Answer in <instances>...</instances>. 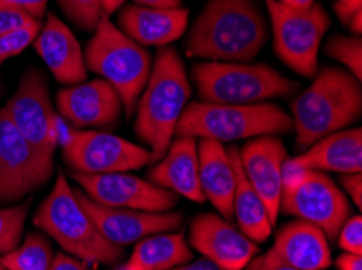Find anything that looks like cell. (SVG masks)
<instances>
[{
    "instance_id": "1",
    "label": "cell",
    "mask_w": 362,
    "mask_h": 270,
    "mask_svg": "<svg viewBox=\"0 0 362 270\" xmlns=\"http://www.w3.org/2000/svg\"><path fill=\"white\" fill-rule=\"evenodd\" d=\"M267 37V18L254 0H210L189 32L187 52L210 62L245 63Z\"/></svg>"
},
{
    "instance_id": "2",
    "label": "cell",
    "mask_w": 362,
    "mask_h": 270,
    "mask_svg": "<svg viewBox=\"0 0 362 270\" xmlns=\"http://www.w3.org/2000/svg\"><path fill=\"white\" fill-rule=\"evenodd\" d=\"M296 145L307 149L323 136L346 130L362 113V87L349 71L327 67L291 104Z\"/></svg>"
},
{
    "instance_id": "3",
    "label": "cell",
    "mask_w": 362,
    "mask_h": 270,
    "mask_svg": "<svg viewBox=\"0 0 362 270\" xmlns=\"http://www.w3.org/2000/svg\"><path fill=\"white\" fill-rule=\"evenodd\" d=\"M189 97L190 82L182 60L173 47H161L140 96L135 120V133L150 147L153 162L166 154Z\"/></svg>"
},
{
    "instance_id": "4",
    "label": "cell",
    "mask_w": 362,
    "mask_h": 270,
    "mask_svg": "<svg viewBox=\"0 0 362 270\" xmlns=\"http://www.w3.org/2000/svg\"><path fill=\"white\" fill-rule=\"evenodd\" d=\"M33 222L56 240L67 254L88 264H114L124 254V247L104 238L93 220L76 201L67 178L59 175L52 191L37 209Z\"/></svg>"
},
{
    "instance_id": "5",
    "label": "cell",
    "mask_w": 362,
    "mask_h": 270,
    "mask_svg": "<svg viewBox=\"0 0 362 270\" xmlns=\"http://www.w3.org/2000/svg\"><path fill=\"white\" fill-rule=\"evenodd\" d=\"M291 130L293 118L275 104L226 106L197 101L184 109L175 126V136L224 142L284 135Z\"/></svg>"
},
{
    "instance_id": "6",
    "label": "cell",
    "mask_w": 362,
    "mask_h": 270,
    "mask_svg": "<svg viewBox=\"0 0 362 270\" xmlns=\"http://www.w3.org/2000/svg\"><path fill=\"white\" fill-rule=\"evenodd\" d=\"M85 63L86 68L100 75L117 91L130 118L150 78L153 68L150 52L132 41L104 15L86 46Z\"/></svg>"
},
{
    "instance_id": "7",
    "label": "cell",
    "mask_w": 362,
    "mask_h": 270,
    "mask_svg": "<svg viewBox=\"0 0 362 270\" xmlns=\"http://www.w3.org/2000/svg\"><path fill=\"white\" fill-rule=\"evenodd\" d=\"M202 102L249 106L275 97H289L299 85L268 65L203 62L192 68Z\"/></svg>"
},
{
    "instance_id": "8",
    "label": "cell",
    "mask_w": 362,
    "mask_h": 270,
    "mask_svg": "<svg viewBox=\"0 0 362 270\" xmlns=\"http://www.w3.org/2000/svg\"><path fill=\"white\" fill-rule=\"evenodd\" d=\"M279 212L319 227L328 240H337L351 216L349 201L325 172L310 168H283Z\"/></svg>"
},
{
    "instance_id": "9",
    "label": "cell",
    "mask_w": 362,
    "mask_h": 270,
    "mask_svg": "<svg viewBox=\"0 0 362 270\" xmlns=\"http://www.w3.org/2000/svg\"><path fill=\"white\" fill-rule=\"evenodd\" d=\"M272 20L275 52L284 65L296 73L317 75L319 49L323 36L330 27V16L320 4L309 8H293L279 0H265Z\"/></svg>"
},
{
    "instance_id": "10",
    "label": "cell",
    "mask_w": 362,
    "mask_h": 270,
    "mask_svg": "<svg viewBox=\"0 0 362 270\" xmlns=\"http://www.w3.org/2000/svg\"><path fill=\"white\" fill-rule=\"evenodd\" d=\"M62 157L72 172L117 173L153 162L150 149L100 130H69L60 136Z\"/></svg>"
},
{
    "instance_id": "11",
    "label": "cell",
    "mask_w": 362,
    "mask_h": 270,
    "mask_svg": "<svg viewBox=\"0 0 362 270\" xmlns=\"http://www.w3.org/2000/svg\"><path fill=\"white\" fill-rule=\"evenodd\" d=\"M20 135L47 162H54V152L60 140L59 118L52 109L47 82L36 70L21 76L13 97L4 107Z\"/></svg>"
},
{
    "instance_id": "12",
    "label": "cell",
    "mask_w": 362,
    "mask_h": 270,
    "mask_svg": "<svg viewBox=\"0 0 362 270\" xmlns=\"http://www.w3.org/2000/svg\"><path fill=\"white\" fill-rule=\"evenodd\" d=\"M54 173L47 162L20 135L4 109L0 110V206L18 202L42 188Z\"/></svg>"
},
{
    "instance_id": "13",
    "label": "cell",
    "mask_w": 362,
    "mask_h": 270,
    "mask_svg": "<svg viewBox=\"0 0 362 270\" xmlns=\"http://www.w3.org/2000/svg\"><path fill=\"white\" fill-rule=\"evenodd\" d=\"M70 176L90 200L101 206L168 212L179 201V196L174 191L127 172L100 175L72 172Z\"/></svg>"
},
{
    "instance_id": "14",
    "label": "cell",
    "mask_w": 362,
    "mask_h": 270,
    "mask_svg": "<svg viewBox=\"0 0 362 270\" xmlns=\"http://www.w3.org/2000/svg\"><path fill=\"white\" fill-rule=\"evenodd\" d=\"M76 201L83 207L104 238L117 246H127L156 233H171L182 225L180 212H146L135 209L107 207L90 200L83 191L74 190Z\"/></svg>"
},
{
    "instance_id": "15",
    "label": "cell",
    "mask_w": 362,
    "mask_h": 270,
    "mask_svg": "<svg viewBox=\"0 0 362 270\" xmlns=\"http://www.w3.org/2000/svg\"><path fill=\"white\" fill-rule=\"evenodd\" d=\"M57 109L75 130H112L122 113L117 91L104 80L67 86L57 94Z\"/></svg>"
},
{
    "instance_id": "16",
    "label": "cell",
    "mask_w": 362,
    "mask_h": 270,
    "mask_svg": "<svg viewBox=\"0 0 362 270\" xmlns=\"http://www.w3.org/2000/svg\"><path fill=\"white\" fill-rule=\"evenodd\" d=\"M190 245L226 270H243L252 259L259 256V246L254 241L216 214L205 212L192 220Z\"/></svg>"
},
{
    "instance_id": "17",
    "label": "cell",
    "mask_w": 362,
    "mask_h": 270,
    "mask_svg": "<svg viewBox=\"0 0 362 270\" xmlns=\"http://www.w3.org/2000/svg\"><path fill=\"white\" fill-rule=\"evenodd\" d=\"M239 157L245 176L265 202L275 225L279 214L283 168L288 161L286 147L276 136H260L247 142L239 151Z\"/></svg>"
},
{
    "instance_id": "18",
    "label": "cell",
    "mask_w": 362,
    "mask_h": 270,
    "mask_svg": "<svg viewBox=\"0 0 362 270\" xmlns=\"http://www.w3.org/2000/svg\"><path fill=\"white\" fill-rule=\"evenodd\" d=\"M35 49L60 85L85 82L88 75L85 55L74 32L59 16L47 15L46 23L35 39Z\"/></svg>"
},
{
    "instance_id": "19",
    "label": "cell",
    "mask_w": 362,
    "mask_h": 270,
    "mask_svg": "<svg viewBox=\"0 0 362 270\" xmlns=\"http://www.w3.org/2000/svg\"><path fill=\"white\" fill-rule=\"evenodd\" d=\"M284 168H310L343 175L358 173L362 170V130H341L323 136L300 156L288 159Z\"/></svg>"
},
{
    "instance_id": "20",
    "label": "cell",
    "mask_w": 362,
    "mask_h": 270,
    "mask_svg": "<svg viewBox=\"0 0 362 270\" xmlns=\"http://www.w3.org/2000/svg\"><path fill=\"white\" fill-rule=\"evenodd\" d=\"M150 181L194 202H205L199 176V146L190 136H177L150 170Z\"/></svg>"
},
{
    "instance_id": "21",
    "label": "cell",
    "mask_w": 362,
    "mask_h": 270,
    "mask_svg": "<svg viewBox=\"0 0 362 270\" xmlns=\"http://www.w3.org/2000/svg\"><path fill=\"white\" fill-rule=\"evenodd\" d=\"M189 23V10L129 5L119 15L120 31L140 46L164 47L177 41Z\"/></svg>"
},
{
    "instance_id": "22",
    "label": "cell",
    "mask_w": 362,
    "mask_h": 270,
    "mask_svg": "<svg viewBox=\"0 0 362 270\" xmlns=\"http://www.w3.org/2000/svg\"><path fill=\"white\" fill-rule=\"evenodd\" d=\"M272 252L283 262L300 270H323L332 266L327 235L305 220H294L279 230Z\"/></svg>"
},
{
    "instance_id": "23",
    "label": "cell",
    "mask_w": 362,
    "mask_h": 270,
    "mask_svg": "<svg viewBox=\"0 0 362 270\" xmlns=\"http://www.w3.org/2000/svg\"><path fill=\"white\" fill-rule=\"evenodd\" d=\"M199 176L205 200L210 201L223 219H234L233 197L235 176L228 149L215 140H202L199 145Z\"/></svg>"
},
{
    "instance_id": "24",
    "label": "cell",
    "mask_w": 362,
    "mask_h": 270,
    "mask_svg": "<svg viewBox=\"0 0 362 270\" xmlns=\"http://www.w3.org/2000/svg\"><path fill=\"white\" fill-rule=\"evenodd\" d=\"M229 159L233 162L235 185H234V197H233V214L239 230L254 241V243H263L270 238L273 222L270 214L267 211L265 202L262 201L259 192L247 178L243 165H240L239 149H228Z\"/></svg>"
},
{
    "instance_id": "25",
    "label": "cell",
    "mask_w": 362,
    "mask_h": 270,
    "mask_svg": "<svg viewBox=\"0 0 362 270\" xmlns=\"http://www.w3.org/2000/svg\"><path fill=\"white\" fill-rule=\"evenodd\" d=\"M190 247L180 233H156L136 241L122 270H171L192 261Z\"/></svg>"
},
{
    "instance_id": "26",
    "label": "cell",
    "mask_w": 362,
    "mask_h": 270,
    "mask_svg": "<svg viewBox=\"0 0 362 270\" xmlns=\"http://www.w3.org/2000/svg\"><path fill=\"white\" fill-rule=\"evenodd\" d=\"M54 259L52 246L40 233H30L13 251L0 257L5 270H47Z\"/></svg>"
},
{
    "instance_id": "27",
    "label": "cell",
    "mask_w": 362,
    "mask_h": 270,
    "mask_svg": "<svg viewBox=\"0 0 362 270\" xmlns=\"http://www.w3.org/2000/svg\"><path fill=\"white\" fill-rule=\"evenodd\" d=\"M30 204L0 207V257L20 245Z\"/></svg>"
},
{
    "instance_id": "28",
    "label": "cell",
    "mask_w": 362,
    "mask_h": 270,
    "mask_svg": "<svg viewBox=\"0 0 362 270\" xmlns=\"http://www.w3.org/2000/svg\"><path fill=\"white\" fill-rule=\"evenodd\" d=\"M325 52L348 68L356 80L362 78V41L359 36H333Z\"/></svg>"
},
{
    "instance_id": "29",
    "label": "cell",
    "mask_w": 362,
    "mask_h": 270,
    "mask_svg": "<svg viewBox=\"0 0 362 270\" xmlns=\"http://www.w3.org/2000/svg\"><path fill=\"white\" fill-rule=\"evenodd\" d=\"M57 2L69 20L85 31H95L104 16L103 0H57Z\"/></svg>"
},
{
    "instance_id": "30",
    "label": "cell",
    "mask_w": 362,
    "mask_h": 270,
    "mask_svg": "<svg viewBox=\"0 0 362 270\" xmlns=\"http://www.w3.org/2000/svg\"><path fill=\"white\" fill-rule=\"evenodd\" d=\"M40 30L41 23H35L0 35V65L7 62L13 55L23 52L30 44L35 42Z\"/></svg>"
},
{
    "instance_id": "31",
    "label": "cell",
    "mask_w": 362,
    "mask_h": 270,
    "mask_svg": "<svg viewBox=\"0 0 362 270\" xmlns=\"http://www.w3.org/2000/svg\"><path fill=\"white\" fill-rule=\"evenodd\" d=\"M337 240L344 252L362 256V217L349 216L339 230Z\"/></svg>"
},
{
    "instance_id": "32",
    "label": "cell",
    "mask_w": 362,
    "mask_h": 270,
    "mask_svg": "<svg viewBox=\"0 0 362 270\" xmlns=\"http://www.w3.org/2000/svg\"><path fill=\"white\" fill-rule=\"evenodd\" d=\"M35 23H40V20H36L30 13L21 12V10L0 8V35Z\"/></svg>"
},
{
    "instance_id": "33",
    "label": "cell",
    "mask_w": 362,
    "mask_h": 270,
    "mask_svg": "<svg viewBox=\"0 0 362 270\" xmlns=\"http://www.w3.org/2000/svg\"><path fill=\"white\" fill-rule=\"evenodd\" d=\"M49 0H0V8L21 10L40 20L46 12Z\"/></svg>"
},
{
    "instance_id": "34",
    "label": "cell",
    "mask_w": 362,
    "mask_h": 270,
    "mask_svg": "<svg viewBox=\"0 0 362 270\" xmlns=\"http://www.w3.org/2000/svg\"><path fill=\"white\" fill-rule=\"evenodd\" d=\"M245 270H300L296 269L289 264L283 262L281 259H278L275 254H273L272 250L263 256H255L252 261L247 264Z\"/></svg>"
},
{
    "instance_id": "35",
    "label": "cell",
    "mask_w": 362,
    "mask_h": 270,
    "mask_svg": "<svg viewBox=\"0 0 362 270\" xmlns=\"http://www.w3.org/2000/svg\"><path fill=\"white\" fill-rule=\"evenodd\" d=\"M334 13L344 26L351 23L358 15H362V0H337L333 5Z\"/></svg>"
},
{
    "instance_id": "36",
    "label": "cell",
    "mask_w": 362,
    "mask_h": 270,
    "mask_svg": "<svg viewBox=\"0 0 362 270\" xmlns=\"http://www.w3.org/2000/svg\"><path fill=\"white\" fill-rule=\"evenodd\" d=\"M47 270H91V264L81 261L78 257H74L67 252H57Z\"/></svg>"
},
{
    "instance_id": "37",
    "label": "cell",
    "mask_w": 362,
    "mask_h": 270,
    "mask_svg": "<svg viewBox=\"0 0 362 270\" xmlns=\"http://www.w3.org/2000/svg\"><path fill=\"white\" fill-rule=\"evenodd\" d=\"M341 186L348 192L351 201L356 204V207H362V175L358 173H346L341 176Z\"/></svg>"
},
{
    "instance_id": "38",
    "label": "cell",
    "mask_w": 362,
    "mask_h": 270,
    "mask_svg": "<svg viewBox=\"0 0 362 270\" xmlns=\"http://www.w3.org/2000/svg\"><path fill=\"white\" fill-rule=\"evenodd\" d=\"M334 264H337L338 270H362V256L353 254V252H343Z\"/></svg>"
},
{
    "instance_id": "39",
    "label": "cell",
    "mask_w": 362,
    "mask_h": 270,
    "mask_svg": "<svg viewBox=\"0 0 362 270\" xmlns=\"http://www.w3.org/2000/svg\"><path fill=\"white\" fill-rule=\"evenodd\" d=\"M171 270H226V269L219 267L218 264L210 261V259L203 257V259H199V261L190 262V264L189 262L182 264V266H177Z\"/></svg>"
},
{
    "instance_id": "40",
    "label": "cell",
    "mask_w": 362,
    "mask_h": 270,
    "mask_svg": "<svg viewBox=\"0 0 362 270\" xmlns=\"http://www.w3.org/2000/svg\"><path fill=\"white\" fill-rule=\"evenodd\" d=\"M136 5L144 7H155V8H180L182 0H134Z\"/></svg>"
},
{
    "instance_id": "41",
    "label": "cell",
    "mask_w": 362,
    "mask_h": 270,
    "mask_svg": "<svg viewBox=\"0 0 362 270\" xmlns=\"http://www.w3.org/2000/svg\"><path fill=\"white\" fill-rule=\"evenodd\" d=\"M125 0H103V13L111 15L122 7Z\"/></svg>"
},
{
    "instance_id": "42",
    "label": "cell",
    "mask_w": 362,
    "mask_h": 270,
    "mask_svg": "<svg viewBox=\"0 0 362 270\" xmlns=\"http://www.w3.org/2000/svg\"><path fill=\"white\" fill-rule=\"evenodd\" d=\"M279 2L288 5V7H293V8H309L312 5L315 4V0H279Z\"/></svg>"
},
{
    "instance_id": "43",
    "label": "cell",
    "mask_w": 362,
    "mask_h": 270,
    "mask_svg": "<svg viewBox=\"0 0 362 270\" xmlns=\"http://www.w3.org/2000/svg\"><path fill=\"white\" fill-rule=\"evenodd\" d=\"M0 270H5V269H4V267H2V266H0Z\"/></svg>"
},
{
    "instance_id": "44",
    "label": "cell",
    "mask_w": 362,
    "mask_h": 270,
    "mask_svg": "<svg viewBox=\"0 0 362 270\" xmlns=\"http://www.w3.org/2000/svg\"><path fill=\"white\" fill-rule=\"evenodd\" d=\"M120 270H122V269H120Z\"/></svg>"
}]
</instances>
